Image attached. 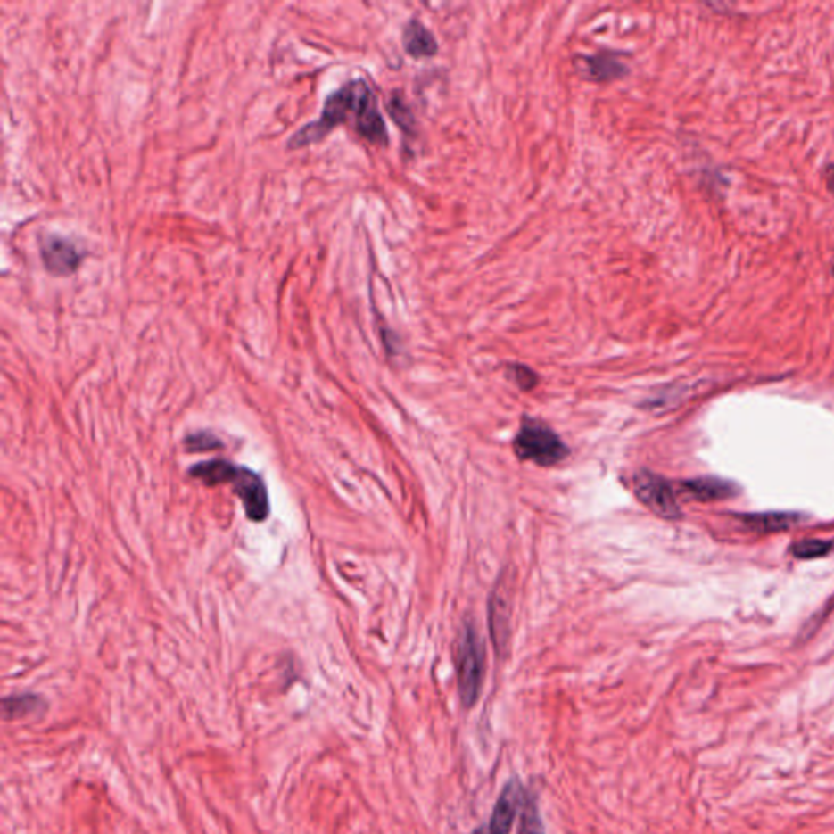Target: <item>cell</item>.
I'll use <instances>...</instances> for the list:
<instances>
[{"mask_svg": "<svg viewBox=\"0 0 834 834\" xmlns=\"http://www.w3.org/2000/svg\"><path fill=\"white\" fill-rule=\"evenodd\" d=\"M388 113L392 114L394 122H396L403 131H413V113H411V110L408 108V104L404 103L401 95H392V98H390V102H388Z\"/></svg>", "mask_w": 834, "mask_h": 834, "instance_id": "obj_16", "label": "cell"}, {"mask_svg": "<svg viewBox=\"0 0 834 834\" xmlns=\"http://www.w3.org/2000/svg\"><path fill=\"white\" fill-rule=\"evenodd\" d=\"M833 544L822 540H804L792 546V554L798 559H818L831 551Z\"/></svg>", "mask_w": 834, "mask_h": 834, "instance_id": "obj_17", "label": "cell"}, {"mask_svg": "<svg viewBox=\"0 0 834 834\" xmlns=\"http://www.w3.org/2000/svg\"><path fill=\"white\" fill-rule=\"evenodd\" d=\"M681 489L688 496L693 497L696 500H704V502H707V500H723V499L733 497L739 492V488L731 481L713 478V476L684 481Z\"/></svg>", "mask_w": 834, "mask_h": 834, "instance_id": "obj_9", "label": "cell"}, {"mask_svg": "<svg viewBox=\"0 0 834 834\" xmlns=\"http://www.w3.org/2000/svg\"><path fill=\"white\" fill-rule=\"evenodd\" d=\"M39 698L33 694H21V696H10L4 701V711L9 717L27 715V714L38 711Z\"/></svg>", "mask_w": 834, "mask_h": 834, "instance_id": "obj_15", "label": "cell"}, {"mask_svg": "<svg viewBox=\"0 0 834 834\" xmlns=\"http://www.w3.org/2000/svg\"><path fill=\"white\" fill-rule=\"evenodd\" d=\"M526 789L518 779H510L497 798L492 815L486 825L471 834H510L525 798Z\"/></svg>", "mask_w": 834, "mask_h": 834, "instance_id": "obj_5", "label": "cell"}, {"mask_svg": "<svg viewBox=\"0 0 834 834\" xmlns=\"http://www.w3.org/2000/svg\"><path fill=\"white\" fill-rule=\"evenodd\" d=\"M581 61L587 76L597 82L615 80L628 74V69L619 61L618 54L615 53H601L597 56L582 57Z\"/></svg>", "mask_w": 834, "mask_h": 834, "instance_id": "obj_11", "label": "cell"}, {"mask_svg": "<svg viewBox=\"0 0 834 834\" xmlns=\"http://www.w3.org/2000/svg\"><path fill=\"white\" fill-rule=\"evenodd\" d=\"M230 484H234L236 496L242 499L246 516L252 522H264L269 516V497L263 479L252 469L236 467Z\"/></svg>", "mask_w": 834, "mask_h": 834, "instance_id": "obj_6", "label": "cell"}, {"mask_svg": "<svg viewBox=\"0 0 834 834\" xmlns=\"http://www.w3.org/2000/svg\"><path fill=\"white\" fill-rule=\"evenodd\" d=\"M220 447H222V442L217 441L214 435H211L207 432L193 434L186 439V449L189 451H211L214 450V449H220Z\"/></svg>", "mask_w": 834, "mask_h": 834, "instance_id": "obj_19", "label": "cell"}, {"mask_svg": "<svg viewBox=\"0 0 834 834\" xmlns=\"http://www.w3.org/2000/svg\"><path fill=\"white\" fill-rule=\"evenodd\" d=\"M743 524L756 532H780L797 525L802 518L794 512H766L741 516Z\"/></svg>", "mask_w": 834, "mask_h": 834, "instance_id": "obj_13", "label": "cell"}, {"mask_svg": "<svg viewBox=\"0 0 834 834\" xmlns=\"http://www.w3.org/2000/svg\"><path fill=\"white\" fill-rule=\"evenodd\" d=\"M507 374L516 382L518 388H522L525 392L533 390L534 386L538 384V380H540L530 367L522 366V364H514V366L508 367Z\"/></svg>", "mask_w": 834, "mask_h": 834, "instance_id": "obj_18", "label": "cell"}, {"mask_svg": "<svg viewBox=\"0 0 834 834\" xmlns=\"http://www.w3.org/2000/svg\"><path fill=\"white\" fill-rule=\"evenodd\" d=\"M41 258L45 268L54 276H70L82 261V254L74 244L66 238L51 236L43 244Z\"/></svg>", "mask_w": 834, "mask_h": 834, "instance_id": "obj_7", "label": "cell"}, {"mask_svg": "<svg viewBox=\"0 0 834 834\" xmlns=\"http://www.w3.org/2000/svg\"><path fill=\"white\" fill-rule=\"evenodd\" d=\"M518 834H546L543 820L538 808V798L526 790L522 810H520V826Z\"/></svg>", "mask_w": 834, "mask_h": 834, "instance_id": "obj_14", "label": "cell"}, {"mask_svg": "<svg viewBox=\"0 0 834 834\" xmlns=\"http://www.w3.org/2000/svg\"><path fill=\"white\" fill-rule=\"evenodd\" d=\"M489 626L497 652L504 650L510 638V608L506 585L500 582L489 601Z\"/></svg>", "mask_w": 834, "mask_h": 834, "instance_id": "obj_8", "label": "cell"}, {"mask_svg": "<svg viewBox=\"0 0 834 834\" xmlns=\"http://www.w3.org/2000/svg\"><path fill=\"white\" fill-rule=\"evenodd\" d=\"M403 46L404 51L414 59L435 56L439 51V45L434 38V35L417 20H411L406 25L403 33Z\"/></svg>", "mask_w": 834, "mask_h": 834, "instance_id": "obj_10", "label": "cell"}, {"mask_svg": "<svg viewBox=\"0 0 834 834\" xmlns=\"http://www.w3.org/2000/svg\"><path fill=\"white\" fill-rule=\"evenodd\" d=\"M455 662L459 699L469 709L478 703L486 675V648L473 623H467L461 629Z\"/></svg>", "mask_w": 834, "mask_h": 834, "instance_id": "obj_2", "label": "cell"}, {"mask_svg": "<svg viewBox=\"0 0 834 834\" xmlns=\"http://www.w3.org/2000/svg\"><path fill=\"white\" fill-rule=\"evenodd\" d=\"M634 492L639 500L656 516L664 518H680L681 516L675 491L665 478L658 475L650 471H639L634 476Z\"/></svg>", "mask_w": 834, "mask_h": 834, "instance_id": "obj_4", "label": "cell"}, {"mask_svg": "<svg viewBox=\"0 0 834 834\" xmlns=\"http://www.w3.org/2000/svg\"><path fill=\"white\" fill-rule=\"evenodd\" d=\"M235 471H236V467L226 459H211V461H204L193 467L189 469V475L193 478L202 481L206 486H219V484L232 483Z\"/></svg>", "mask_w": 834, "mask_h": 834, "instance_id": "obj_12", "label": "cell"}, {"mask_svg": "<svg viewBox=\"0 0 834 834\" xmlns=\"http://www.w3.org/2000/svg\"><path fill=\"white\" fill-rule=\"evenodd\" d=\"M352 122L356 131L374 144L386 142V126L378 111L376 95L364 80H354L329 95L318 121L310 122L295 132L289 141V149H301L323 139L339 124Z\"/></svg>", "mask_w": 834, "mask_h": 834, "instance_id": "obj_1", "label": "cell"}, {"mask_svg": "<svg viewBox=\"0 0 834 834\" xmlns=\"http://www.w3.org/2000/svg\"><path fill=\"white\" fill-rule=\"evenodd\" d=\"M514 450L518 458L540 467H554L569 453L567 445L551 427L532 417L525 419L516 432Z\"/></svg>", "mask_w": 834, "mask_h": 834, "instance_id": "obj_3", "label": "cell"}]
</instances>
